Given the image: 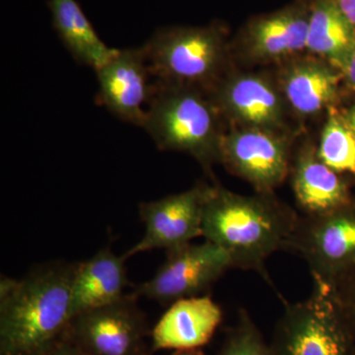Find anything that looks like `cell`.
<instances>
[{
	"label": "cell",
	"instance_id": "obj_20",
	"mask_svg": "<svg viewBox=\"0 0 355 355\" xmlns=\"http://www.w3.org/2000/svg\"><path fill=\"white\" fill-rule=\"evenodd\" d=\"M317 156L336 172L355 176V135L336 112H331L324 125Z\"/></svg>",
	"mask_w": 355,
	"mask_h": 355
},
{
	"label": "cell",
	"instance_id": "obj_22",
	"mask_svg": "<svg viewBox=\"0 0 355 355\" xmlns=\"http://www.w3.org/2000/svg\"><path fill=\"white\" fill-rule=\"evenodd\" d=\"M329 287L355 350V270L343 275Z\"/></svg>",
	"mask_w": 355,
	"mask_h": 355
},
{
	"label": "cell",
	"instance_id": "obj_1",
	"mask_svg": "<svg viewBox=\"0 0 355 355\" xmlns=\"http://www.w3.org/2000/svg\"><path fill=\"white\" fill-rule=\"evenodd\" d=\"M76 263L53 261L0 282V355H35L64 338L73 319Z\"/></svg>",
	"mask_w": 355,
	"mask_h": 355
},
{
	"label": "cell",
	"instance_id": "obj_14",
	"mask_svg": "<svg viewBox=\"0 0 355 355\" xmlns=\"http://www.w3.org/2000/svg\"><path fill=\"white\" fill-rule=\"evenodd\" d=\"M216 94L217 110L251 128L268 130L282 120V100L272 84L260 76L232 77Z\"/></svg>",
	"mask_w": 355,
	"mask_h": 355
},
{
	"label": "cell",
	"instance_id": "obj_2",
	"mask_svg": "<svg viewBox=\"0 0 355 355\" xmlns=\"http://www.w3.org/2000/svg\"><path fill=\"white\" fill-rule=\"evenodd\" d=\"M270 193L249 197L214 187L203 210L202 237L228 254L232 268L259 273L275 287L266 261L286 251L300 216Z\"/></svg>",
	"mask_w": 355,
	"mask_h": 355
},
{
	"label": "cell",
	"instance_id": "obj_10",
	"mask_svg": "<svg viewBox=\"0 0 355 355\" xmlns=\"http://www.w3.org/2000/svg\"><path fill=\"white\" fill-rule=\"evenodd\" d=\"M95 72L98 104L120 120L144 127L154 79L142 46L116 50Z\"/></svg>",
	"mask_w": 355,
	"mask_h": 355
},
{
	"label": "cell",
	"instance_id": "obj_23",
	"mask_svg": "<svg viewBox=\"0 0 355 355\" xmlns=\"http://www.w3.org/2000/svg\"><path fill=\"white\" fill-rule=\"evenodd\" d=\"M35 355H85L71 340L65 335L58 342L49 345Z\"/></svg>",
	"mask_w": 355,
	"mask_h": 355
},
{
	"label": "cell",
	"instance_id": "obj_25",
	"mask_svg": "<svg viewBox=\"0 0 355 355\" xmlns=\"http://www.w3.org/2000/svg\"><path fill=\"white\" fill-rule=\"evenodd\" d=\"M338 8L355 29V0H336Z\"/></svg>",
	"mask_w": 355,
	"mask_h": 355
},
{
	"label": "cell",
	"instance_id": "obj_4",
	"mask_svg": "<svg viewBox=\"0 0 355 355\" xmlns=\"http://www.w3.org/2000/svg\"><path fill=\"white\" fill-rule=\"evenodd\" d=\"M284 303V313L270 343L273 354L355 355L330 287L313 280L309 297L297 303Z\"/></svg>",
	"mask_w": 355,
	"mask_h": 355
},
{
	"label": "cell",
	"instance_id": "obj_17",
	"mask_svg": "<svg viewBox=\"0 0 355 355\" xmlns=\"http://www.w3.org/2000/svg\"><path fill=\"white\" fill-rule=\"evenodd\" d=\"M49 6L53 28L78 64L97 70L116 53L118 49L102 41L76 0H50Z\"/></svg>",
	"mask_w": 355,
	"mask_h": 355
},
{
	"label": "cell",
	"instance_id": "obj_13",
	"mask_svg": "<svg viewBox=\"0 0 355 355\" xmlns=\"http://www.w3.org/2000/svg\"><path fill=\"white\" fill-rule=\"evenodd\" d=\"M125 261L106 246L89 260L76 263L71 282L73 317L111 304L125 295L130 286Z\"/></svg>",
	"mask_w": 355,
	"mask_h": 355
},
{
	"label": "cell",
	"instance_id": "obj_18",
	"mask_svg": "<svg viewBox=\"0 0 355 355\" xmlns=\"http://www.w3.org/2000/svg\"><path fill=\"white\" fill-rule=\"evenodd\" d=\"M340 77L321 62H297L287 70L284 77V93L297 113L314 114L336 99Z\"/></svg>",
	"mask_w": 355,
	"mask_h": 355
},
{
	"label": "cell",
	"instance_id": "obj_11",
	"mask_svg": "<svg viewBox=\"0 0 355 355\" xmlns=\"http://www.w3.org/2000/svg\"><path fill=\"white\" fill-rule=\"evenodd\" d=\"M219 161L259 193H272L289 173L286 142L266 128H250L222 135Z\"/></svg>",
	"mask_w": 355,
	"mask_h": 355
},
{
	"label": "cell",
	"instance_id": "obj_27",
	"mask_svg": "<svg viewBox=\"0 0 355 355\" xmlns=\"http://www.w3.org/2000/svg\"><path fill=\"white\" fill-rule=\"evenodd\" d=\"M347 123H349L350 130H352V132L355 135V104L354 106L352 107V110H350L349 116H347Z\"/></svg>",
	"mask_w": 355,
	"mask_h": 355
},
{
	"label": "cell",
	"instance_id": "obj_26",
	"mask_svg": "<svg viewBox=\"0 0 355 355\" xmlns=\"http://www.w3.org/2000/svg\"><path fill=\"white\" fill-rule=\"evenodd\" d=\"M172 355H207L202 349L175 350Z\"/></svg>",
	"mask_w": 355,
	"mask_h": 355
},
{
	"label": "cell",
	"instance_id": "obj_12",
	"mask_svg": "<svg viewBox=\"0 0 355 355\" xmlns=\"http://www.w3.org/2000/svg\"><path fill=\"white\" fill-rule=\"evenodd\" d=\"M222 319L220 306L209 294L178 300L151 331V349H202L211 340Z\"/></svg>",
	"mask_w": 355,
	"mask_h": 355
},
{
	"label": "cell",
	"instance_id": "obj_8",
	"mask_svg": "<svg viewBox=\"0 0 355 355\" xmlns=\"http://www.w3.org/2000/svg\"><path fill=\"white\" fill-rule=\"evenodd\" d=\"M166 260L155 275L132 292L163 305L202 295L229 268L230 257L214 243L189 244L166 251Z\"/></svg>",
	"mask_w": 355,
	"mask_h": 355
},
{
	"label": "cell",
	"instance_id": "obj_21",
	"mask_svg": "<svg viewBox=\"0 0 355 355\" xmlns=\"http://www.w3.org/2000/svg\"><path fill=\"white\" fill-rule=\"evenodd\" d=\"M218 355H275L249 313L240 310L237 324L230 329Z\"/></svg>",
	"mask_w": 355,
	"mask_h": 355
},
{
	"label": "cell",
	"instance_id": "obj_7",
	"mask_svg": "<svg viewBox=\"0 0 355 355\" xmlns=\"http://www.w3.org/2000/svg\"><path fill=\"white\" fill-rule=\"evenodd\" d=\"M135 292L72 319L67 336L85 355H148L151 335Z\"/></svg>",
	"mask_w": 355,
	"mask_h": 355
},
{
	"label": "cell",
	"instance_id": "obj_19",
	"mask_svg": "<svg viewBox=\"0 0 355 355\" xmlns=\"http://www.w3.org/2000/svg\"><path fill=\"white\" fill-rule=\"evenodd\" d=\"M354 44V27L336 0H317L309 15L306 49L336 64Z\"/></svg>",
	"mask_w": 355,
	"mask_h": 355
},
{
	"label": "cell",
	"instance_id": "obj_6",
	"mask_svg": "<svg viewBox=\"0 0 355 355\" xmlns=\"http://www.w3.org/2000/svg\"><path fill=\"white\" fill-rule=\"evenodd\" d=\"M286 251L309 266L313 280L331 286L355 266V212L347 207L299 217Z\"/></svg>",
	"mask_w": 355,
	"mask_h": 355
},
{
	"label": "cell",
	"instance_id": "obj_15",
	"mask_svg": "<svg viewBox=\"0 0 355 355\" xmlns=\"http://www.w3.org/2000/svg\"><path fill=\"white\" fill-rule=\"evenodd\" d=\"M292 188L305 216H322L347 205V187L338 172L322 162L312 149L302 151L295 161Z\"/></svg>",
	"mask_w": 355,
	"mask_h": 355
},
{
	"label": "cell",
	"instance_id": "obj_3",
	"mask_svg": "<svg viewBox=\"0 0 355 355\" xmlns=\"http://www.w3.org/2000/svg\"><path fill=\"white\" fill-rule=\"evenodd\" d=\"M142 128L160 150L190 154L205 167L219 160L217 108L197 88L154 80Z\"/></svg>",
	"mask_w": 355,
	"mask_h": 355
},
{
	"label": "cell",
	"instance_id": "obj_5",
	"mask_svg": "<svg viewBox=\"0 0 355 355\" xmlns=\"http://www.w3.org/2000/svg\"><path fill=\"white\" fill-rule=\"evenodd\" d=\"M154 80L197 88L214 83L224 46L216 28H175L156 32L142 46Z\"/></svg>",
	"mask_w": 355,
	"mask_h": 355
},
{
	"label": "cell",
	"instance_id": "obj_9",
	"mask_svg": "<svg viewBox=\"0 0 355 355\" xmlns=\"http://www.w3.org/2000/svg\"><path fill=\"white\" fill-rule=\"evenodd\" d=\"M212 190L214 187L198 184L183 193L139 203V217L146 232L123 254L125 260L151 250L170 251L202 237L203 210Z\"/></svg>",
	"mask_w": 355,
	"mask_h": 355
},
{
	"label": "cell",
	"instance_id": "obj_24",
	"mask_svg": "<svg viewBox=\"0 0 355 355\" xmlns=\"http://www.w3.org/2000/svg\"><path fill=\"white\" fill-rule=\"evenodd\" d=\"M334 64L342 70L343 73L355 87V44L345 57L340 58Z\"/></svg>",
	"mask_w": 355,
	"mask_h": 355
},
{
	"label": "cell",
	"instance_id": "obj_16",
	"mask_svg": "<svg viewBox=\"0 0 355 355\" xmlns=\"http://www.w3.org/2000/svg\"><path fill=\"white\" fill-rule=\"evenodd\" d=\"M307 11L288 8L254 21L248 31L250 53L258 60H277L304 50L307 46Z\"/></svg>",
	"mask_w": 355,
	"mask_h": 355
}]
</instances>
